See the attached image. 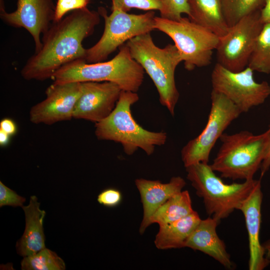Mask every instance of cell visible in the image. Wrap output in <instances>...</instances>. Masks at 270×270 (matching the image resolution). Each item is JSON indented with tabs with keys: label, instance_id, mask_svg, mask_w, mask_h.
<instances>
[{
	"label": "cell",
	"instance_id": "7402d4cb",
	"mask_svg": "<svg viewBox=\"0 0 270 270\" xmlns=\"http://www.w3.org/2000/svg\"><path fill=\"white\" fill-rule=\"evenodd\" d=\"M248 66L254 72L270 74V24H264L256 40Z\"/></svg>",
	"mask_w": 270,
	"mask_h": 270
},
{
	"label": "cell",
	"instance_id": "cb8c5ba5",
	"mask_svg": "<svg viewBox=\"0 0 270 270\" xmlns=\"http://www.w3.org/2000/svg\"><path fill=\"white\" fill-rule=\"evenodd\" d=\"M21 268L22 270H64L66 264L54 252L45 248L35 254L24 257Z\"/></svg>",
	"mask_w": 270,
	"mask_h": 270
},
{
	"label": "cell",
	"instance_id": "f1b7e54d",
	"mask_svg": "<svg viewBox=\"0 0 270 270\" xmlns=\"http://www.w3.org/2000/svg\"><path fill=\"white\" fill-rule=\"evenodd\" d=\"M98 202L104 206L114 208L118 206L122 200V194L118 189L108 188L104 190L98 196Z\"/></svg>",
	"mask_w": 270,
	"mask_h": 270
},
{
	"label": "cell",
	"instance_id": "e0dca14e",
	"mask_svg": "<svg viewBox=\"0 0 270 270\" xmlns=\"http://www.w3.org/2000/svg\"><path fill=\"white\" fill-rule=\"evenodd\" d=\"M220 222L210 216L200 220L184 244L187 247L200 251L218 261L225 268L232 269L234 264L224 242L218 237L216 228Z\"/></svg>",
	"mask_w": 270,
	"mask_h": 270
},
{
	"label": "cell",
	"instance_id": "8992f818",
	"mask_svg": "<svg viewBox=\"0 0 270 270\" xmlns=\"http://www.w3.org/2000/svg\"><path fill=\"white\" fill-rule=\"evenodd\" d=\"M186 178L202 198L207 214L219 222L238 210L260 180L242 183H224L208 163L198 162L186 167Z\"/></svg>",
	"mask_w": 270,
	"mask_h": 270
},
{
	"label": "cell",
	"instance_id": "4fadbf2b",
	"mask_svg": "<svg viewBox=\"0 0 270 270\" xmlns=\"http://www.w3.org/2000/svg\"><path fill=\"white\" fill-rule=\"evenodd\" d=\"M54 10L52 0H18L16 10L8 12L0 0V18L9 26L27 30L34 40L35 52L42 48L40 34H44L50 28Z\"/></svg>",
	"mask_w": 270,
	"mask_h": 270
},
{
	"label": "cell",
	"instance_id": "836d02e7",
	"mask_svg": "<svg viewBox=\"0 0 270 270\" xmlns=\"http://www.w3.org/2000/svg\"><path fill=\"white\" fill-rule=\"evenodd\" d=\"M265 251V256L267 259L270 260V240L262 244Z\"/></svg>",
	"mask_w": 270,
	"mask_h": 270
},
{
	"label": "cell",
	"instance_id": "ba28073f",
	"mask_svg": "<svg viewBox=\"0 0 270 270\" xmlns=\"http://www.w3.org/2000/svg\"><path fill=\"white\" fill-rule=\"evenodd\" d=\"M110 15L102 7L98 12L104 20V32L98 42L86 49V61L88 63L104 62L124 42L154 30L155 12L148 11L136 14L114 9Z\"/></svg>",
	"mask_w": 270,
	"mask_h": 270
},
{
	"label": "cell",
	"instance_id": "6da1fadb",
	"mask_svg": "<svg viewBox=\"0 0 270 270\" xmlns=\"http://www.w3.org/2000/svg\"><path fill=\"white\" fill-rule=\"evenodd\" d=\"M98 11L88 8L77 10L58 22H52L43 34L42 46L26 61L21 70L26 80H43L52 78L66 64L85 60L84 39L90 36L100 22Z\"/></svg>",
	"mask_w": 270,
	"mask_h": 270
},
{
	"label": "cell",
	"instance_id": "7a4b0ae2",
	"mask_svg": "<svg viewBox=\"0 0 270 270\" xmlns=\"http://www.w3.org/2000/svg\"><path fill=\"white\" fill-rule=\"evenodd\" d=\"M126 44L132 57L152 80L160 103L174 116L180 97L176 84L175 71L183 62L180 51L172 44H168L164 48L158 47L154 43L150 32L134 37Z\"/></svg>",
	"mask_w": 270,
	"mask_h": 270
},
{
	"label": "cell",
	"instance_id": "277c9868",
	"mask_svg": "<svg viewBox=\"0 0 270 270\" xmlns=\"http://www.w3.org/2000/svg\"><path fill=\"white\" fill-rule=\"evenodd\" d=\"M144 70L132 57L125 44L109 61L88 63L85 60H76L59 68L52 78L54 82L58 84L110 82L122 90L137 92L144 82Z\"/></svg>",
	"mask_w": 270,
	"mask_h": 270
},
{
	"label": "cell",
	"instance_id": "1f68e13d",
	"mask_svg": "<svg viewBox=\"0 0 270 270\" xmlns=\"http://www.w3.org/2000/svg\"><path fill=\"white\" fill-rule=\"evenodd\" d=\"M268 132L270 136V143L266 154L262 162L260 168L261 177H262L265 173L268 170L270 167V124Z\"/></svg>",
	"mask_w": 270,
	"mask_h": 270
},
{
	"label": "cell",
	"instance_id": "d4e9b609",
	"mask_svg": "<svg viewBox=\"0 0 270 270\" xmlns=\"http://www.w3.org/2000/svg\"><path fill=\"white\" fill-rule=\"evenodd\" d=\"M160 16L170 20H178L182 14H190L188 0H162Z\"/></svg>",
	"mask_w": 270,
	"mask_h": 270
},
{
	"label": "cell",
	"instance_id": "f546056e",
	"mask_svg": "<svg viewBox=\"0 0 270 270\" xmlns=\"http://www.w3.org/2000/svg\"><path fill=\"white\" fill-rule=\"evenodd\" d=\"M0 130H2L10 136L16 134V126L12 120L5 118L0 122Z\"/></svg>",
	"mask_w": 270,
	"mask_h": 270
},
{
	"label": "cell",
	"instance_id": "4dcf8cb0",
	"mask_svg": "<svg viewBox=\"0 0 270 270\" xmlns=\"http://www.w3.org/2000/svg\"><path fill=\"white\" fill-rule=\"evenodd\" d=\"M260 19L264 24H270V0H265L264 6L260 10Z\"/></svg>",
	"mask_w": 270,
	"mask_h": 270
},
{
	"label": "cell",
	"instance_id": "603a6c76",
	"mask_svg": "<svg viewBox=\"0 0 270 270\" xmlns=\"http://www.w3.org/2000/svg\"><path fill=\"white\" fill-rule=\"evenodd\" d=\"M224 16L232 27L246 16L260 11L265 0H221Z\"/></svg>",
	"mask_w": 270,
	"mask_h": 270
},
{
	"label": "cell",
	"instance_id": "52a82bcc",
	"mask_svg": "<svg viewBox=\"0 0 270 270\" xmlns=\"http://www.w3.org/2000/svg\"><path fill=\"white\" fill-rule=\"evenodd\" d=\"M154 30L164 33L172 39L182 56L187 70L211 64L219 37L188 17L182 16L178 20H174L156 16Z\"/></svg>",
	"mask_w": 270,
	"mask_h": 270
},
{
	"label": "cell",
	"instance_id": "4316f807",
	"mask_svg": "<svg viewBox=\"0 0 270 270\" xmlns=\"http://www.w3.org/2000/svg\"><path fill=\"white\" fill-rule=\"evenodd\" d=\"M91 0H57L53 22L62 20L70 11L87 8Z\"/></svg>",
	"mask_w": 270,
	"mask_h": 270
},
{
	"label": "cell",
	"instance_id": "3957f363",
	"mask_svg": "<svg viewBox=\"0 0 270 270\" xmlns=\"http://www.w3.org/2000/svg\"><path fill=\"white\" fill-rule=\"evenodd\" d=\"M139 100L137 92L122 90L114 110L106 118L95 123L98 140L120 144L124 152L133 154L138 148L148 156L156 146L164 145L167 140L164 132H151L144 128L134 118L131 106Z\"/></svg>",
	"mask_w": 270,
	"mask_h": 270
},
{
	"label": "cell",
	"instance_id": "5bb4252c",
	"mask_svg": "<svg viewBox=\"0 0 270 270\" xmlns=\"http://www.w3.org/2000/svg\"><path fill=\"white\" fill-rule=\"evenodd\" d=\"M81 85V94L75 106L73 118L96 123L108 116L120 98V87L110 82H85Z\"/></svg>",
	"mask_w": 270,
	"mask_h": 270
},
{
	"label": "cell",
	"instance_id": "9c48e42d",
	"mask_svg": "<svg viewBox=\"0 0 270 270\" xmlns=\"http://www.w3.org/2000/svg\"><path fill=\"white\" fill-rule=\"evenodd\" d=\"M211 108L207 124L202 132L190 140L181 150L184 167L208 163L210 152L229 125L241 114L240 110L224 94L212 90Z\"/></svg>",
	"mask_w": 270,
	"mask_h": 270
},
{
	"label": "cell",
	"instance_id": "5b68a950",
	"mask_svg": "<svg viewBox=\"0 0 270 270\" xmlns=\"http://www.w3.org/2000/svg\"><path fill=\"white\" fill-rule=\"evenodd\" d=\"M220 139L222 144L210 165L212 168L222 178L244 180L254 178L268 148V130L258 135L248 130L232 134L224 133Z\"/></svg>",
	"mask_w": 270,
	"mask_h": 270
},
{
	"label": "cell",
	"instance_id": "8fae6325",
	"mask_svg": "<svg viewBox=\"0 0 270 270\" xmlns=\"http://www.w3.org/2000/svg\"><path fill=\"white\" fill-rule=\"evenodd\" d=\"M263 26L259 11L244 16L230 27L226 35L219 38L216 49L217 63L234 72L246 68Z\"/></svg>",
	"mask_w": 270,
	"mask_h": 270
},
{
	"label": "cell",
	"instance_id": "7c38bea8",
	"mask_svg": "<svg viewBox=\"0 0 270 270\" xmlns=\"http://www.w3.org/2000/svg\"><path fill=\"white\" fill-rule=\"evenodd\" d=\"M81 91L80 82H53L46 91V98L30 108V121L35 124H52L71 120Z\"/></svg>",
	"mask_w": 270,
	"mask_h": 270
},
{
	"label": "cell",
	"instance_id": "ffe728a7",
	"mask_svg": "<svg viewBox=\"0 0 270 270\" xmlns=\"http://www.w3.org/2000/svg\"><path fill=\"white\" fill-rule=\"evenodd\" d=\"M201 218L196 211L174 222L159 226L154 244L159 250L184 248V244Z\"/></svg>",
	"mask_w": 270,
	"mask_h": 270
},
{
	"label": "cell",
	"instance_id": "2e32d148",
	"mask_svg": "<svg viewBox=\"0 0 270 270\" xmlns=\"http://www.w3.org/2000/svg\"><path fill=\"white\" fill-rule=\"evenodd\" d=\"M135 184L143 207V217L139 230L140 234H143L150 226V218L156 210L172 196L182 191L186 182L181 176H176L172 177L168 183L138 178L135 180Z\"/></svg>",
	"mask_w": 270,
	"mask_h": 270
},
{
	"label": "cell",
	"instance_id": "9a60e30c",
	"mask_svg": "<svg viewBox=\"0 0 270 270\" xmlns=\"http://www.w3.org/2000/svg\"><path fill=\"white\" fill-rule=\"evenodd\" d=\"M262 200L260 180L238 209L244 216L248 234L250 270H264L270 262V260L266 257L264 248L260 241Z\"/></svg>",
	"mask_w": 270,
	"mask_h": 270
},
{
	"label": "cell",
	"instance_id": "83f0119b",
	"mask_svg": "<svg viewBox=\"0 0 270 270\" xmlns=\"http://www.w3.org/2000/svg\"><path fill=\"white\" fill-rule=\"evenodd\" d=\"M26 198L4 185L0 181V207L8 206L12 207L23 206Z\"/></svg>",
	"mask_w": 270,
	"mask_h": 270
},
{
	"label": "cell",
	"instance_id": "d6a6232c",
	"mask_svg": "<svg viewBox=\"0 0 270 270\" xmlns=\"http://www.w3.org/2000/svg\"><path fill=\"white\" fill-rule=\"evenodd\" d=\"M10 135L0 130V144L1 146L6 145L10 140Z\"/></svg>",
	"mask_w": 270,
	"mask_h": 270
},
{
	"label": "cell",
	"instance_id": "d6986e66",
	"mask_svg": "<svg viewBox=\"0 0 270 270\" xmlns=\"http://www.w3.org/2000/svg\"><path fill=\"white\" fill-rule=\"evenodd\" d=\"M188 18L219 38L226 35L230 28L226 20L221 0H188Z\"/></svg>",
	"mask_w": 270,
	"mask_h": 270
},
{
	"label": "cell",
	"instance_id": "30bf717a",
	"mask_svg": "<svg viewBox=\"0 0 270 270\" xmlns=\"http://www.w3.org/2000/svg\"><path fill=\"white\" fill-rule=\"evenodd\" d=\"M212 90L226 96L242 113L263 104L270 96V85L266 81L257 82L254 71L248 66L237 72L218 63L211 74Z\"/></svg>",
	"mask_w": 270,
	"mask_h": 270
},
{
	"label": "cell",
	"instance_id": "484cf974",
	"mask_svg": "<svg viewBox=\"0 0 270 270\" xmlns=\"http://www.w3.org/2000/svg\"><path fill=\"white\" fill-rule=\"evenodd\" d=\"M112 10L118 9L128 12L132 8L144 10H160L162 0H112Z\"/></svg>",
	"mask_w": 270,
	"mask_h": 270
},
{
	"label": "cell",
	"instance_id": "ac0fdd59",
	"mask_svg": "<svg viewBox=\"0 0 270 270\" xmlns=\"http://www.w3.org/2000/svg\"><path fill=\"white\" fill-rule=\"evenodd\" d=\"M40 206L36 196H32L29 204L22 207L25 214L26 227L16 247L18 254L23 257L32 256L46 248L43 222L46 212Z\"/></svg>",
	"mask_w": 270,
	"mask_h": 270
},
{
	"label": "cell",
	"instance_id": "44dd1931",
	"mask_svg": "<svg viewBox=\"0 0 270 270\" xmlns=\"http://www.w3.org/2000/svg\"><path fill=\"white\" fill-rule=\"evenodd\" d=\"M194 211L188 192L182 190L156 210L150 218V224L156 223L159 226L166 224L184 218Z\"/></svg>",
	"mask_w": 270,
	"mask_h": 270
}]
</instances>
